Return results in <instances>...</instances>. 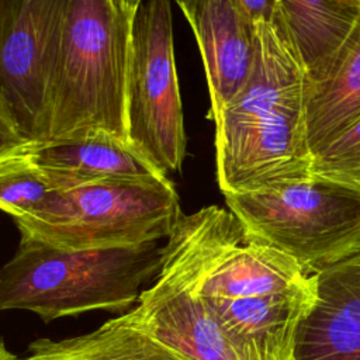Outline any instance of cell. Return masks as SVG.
Segmentation results:
<instances>
[{
	"mask_svg": "<svg viewBox=\"0 0 360 360\" xmlns=\"http://www.w3.org/2000/svg\"><path fill=\"white\" fill-rule=\"evenodd\" d=\"M30 143L17 127V122L0 110V162L20 153Z\"/></svg>",
	"mask_w": 360,
	"mask_h": 360,
	"instance_id": "18",
	"label": "cell"
},
{
	"mask_svg": "<svg viewBox=\"0 0 360 360\" xmlns=\"http://www.w3.org/2000/svg\"><path fill=\"white\" fill-rule=\"evenodd\" d=\"M311 173L360 188V118L312 155Z\"/></svg>",
	"mask_w": 360,
	"mask_h": 360,
	"instance_id": "17",
	"label": "cell"
},
{
	"mask_svg": "<svg viewBox=\"0 0 360 360\" xmlns=\"http://www.w3.org/2000/svg\"><path fill=\"white\" fill-rule=\"evenodd\" d=\"M245 232L308 273L360 252V188L311 176L274 188L224 195Z\"/></svg>",
	"mask_w": 360,
	"mask_h": 360,
	"instance_id": "6",
	"label": "cell"
},
{
	"mask_svg": "<svg viewBox=\"0 0 360 360\" xmlns=\"http://www.w3.org/2000/svg\"><path fill=\"white\" fill-rule=\"evenodd\" d=\"M136 4L66 0L45 141L107 135L129 143L127 77Z\"/></svg>",
	"mask_w": 360,
	"mask_h": 360,
	"instance_id": "3",
	"label": "cell"
},
{
	"mask_svg": "<svg viewBox=\"0 0 360 360\" xmlns=\"http://www.w3.org/2000/svg\"><path fill=\"white\" fill-rule=\"evenodd\" d=\"M56 193L24 149L0 162V210L14 219L31 214Z\"/></svg>",
	"mask_w": 360,
	"mask_h": 360,
	"instance_id": "16",
	"label": "cell"
},
{
	"mask_svg": "<svg viewBox=\"0 0 360 360\" xmlns=\"http://www.w3.org/2000/svg\"><path fill=\"white\" fill-rule=\"evenodd\" d=\"M24 152L42 169L58 191L98 183L155 181L167 177L129 143L107 135L30 142Z\"/></svg>",
	"mask_w": 360,
	"mask_h": 360,
	"instance_id": "12",
	"label": "cell"
},
{
	"mask_svg": "<svg viewBox=\"0 0 360 360\" xmlns=\"http://www.w3.org/2000/svg\"><path fill=\"white\" fill-rule=\"evenodd\" d=\"M255 25L252 75L217 115V180L224 195L274 188L311 176L308 77L278 6Z\"/></svg>",
	"mask_w": 360,
	"mask_h": 360,
	"instance_id": "2",
	"label": "cell"
},
{
	"mask_svg": "<svg viewBox=\"0 0 360 360\" xmlns=\"http://www.w3.org/2000/svg\"><path fill=\"white\" fill-rule=\"evenodd\" d=\"M128 142L160 173L180 172L187 152L174 60L172 4L138 0L127 77Z\"/></svg>",
	"mask_w": 360,
	"mask_h": 360,
	"instance_id": "7",
	"label": "cell"
},
{
	"mask_svg": "<svg viewBox=\"0 0 360 360\" xmlns=\"http://www.w3.org/2000/svg\"><path fill=\"white\" fill-rule=\"evenodd\" d=\"M198 242L183 215L162 248V269L122 319L184 360H243L195 290Z\"/></svg>",
	"mask_w": 360,
	"mask_h": 360,
	"instance_id": "8",
	"label": "cell"
},
{
	"mask_svg": "<svg viewBox=\"0 0 360 360\" xmlns=\"http://www.w3.org/2000/svg\"><path fill=\"white\" fill-rule=\"evenodd\" d=\"M183 215L179 194L165 177L58 191L14 222L21 238L56 249L104 250L167 239Z\"/></svg>",
	"mask_w": 360,
	"mask_h": 360,
	"instance_id": "5",
	"label": "cell"
},
{
	"mask_svg": "<svg viewBox=\"0 0 360 360\" xmlns=\"http://www.w3.org/2000/svg\"><path fill=\"white\" fill-rule=\"evenodd\" d=\"M158 242L104 250H63L21 238L0 267V311L24 309L42 321L90 311L128 312L162 269Z\"/></svg>",
	"mask_w": 360,
	"mask_h": 360,
	"instance_id": "4",
	"label": "cell"
},
{
	"mask_svg": "<svg viewBox=\"0 0 360 360\" xmlns=\"http://www.w3.org/2000/svg\"><path fill=\"white\" fill-rule=\"evenodd\" d=\"M191 215L195 290L243 360H295L298 330L316 302V274L249 236L231 211L210 205Z\"/></svg>",
	"mask_w": 360,
	"mask_h": 360,
	"instance_id": "1",
	"label": "cell"
},
{
	"mask_svg": "<svg viewBox=\"0 0 360 360\" xmlns=\"http://www.w3.org/2000/svg\"><path fill=\"white\" fill-rule=\"evenodd\" d=\"M66 0H3L0 89L20 134L44 142Z\"/></svg>",
	"mask_w": 360,
	"mask_h": 360,
	"instance_id": "9",
	"label": "cell"
},
{
	"mask_svg": "<svg viewBox=\"0 0 360 360\" xmlns=\"http://www.w3.org/2000/svg\"><path fill=\"white\" fill-rule=\"evenodd\" d=\"M18 357H15L13 353H10L6 346L0 342V360H17Z\"/></svg>",
	"mask_w": 360,
	"mask_h": 360,
	"instance_id": "20",
	"label": "cell"
},
{
	"mask_svg": "<svg viewBox=\"0 0 360 360\" xmlns=\"http://www.w3.org/2000/svg\"><path fill=\"white\" fill-rule=\"evenodd\" d=\"M17 360H184L146 333L127 323L122 316L73 338L53 340L41 338L28 346L27 356Z\"/></svg>",
	"mask_w": 360,
	"mask_h": 360,
	"instance_id": "15",
	"label": "cell"
},
{
	"mask_svg": "<svg viewBox=\"0 0 360 360\" xmlns=\"http://www.w3.org/2000/svg\"><path fill=\"white\" fill-rule=\"evenodd\" d=\"M360 118V15L328 75L307 90V139L311 153Z\"/></svg>",
	"mask_w": 360,
	"mask_h": 360,
	"instance_id": "14",
	"label": "cell"
},
{
	"mask_svg": "<svg viewBox=\"0 0 360 360\" xmlns=\"http://www.w3.org/2000/svg\"><path fill=\"white\" fill-rule=\"evenodd\" d=\"M197 39L211 97V117L248 83L255 63V25L236 0L177 1Z\"/></svg>",
	"mask_w": 360,
	"mask_h": 360,
	"instance_id": "10",
	"label": "cell"
},
{
	"mask_svg": "<svg viewBox=\"0 0 360 360\" xmlns=\"http://www.w3.org/2000/svg\"><path fill=\"white\" fill-rule=\"evenodd\" d=\"M1 6H3V0H0V15H1ZM0 110L4 111L7 115H10V117L15 121V118H14V115H13V111H11V108H10L8 103H7V100L4 98L3 93H1V89H0ZM18 131H20V129H18Z\"/></svg>",
	"mask_w": 360,
	"mask_h": 360,
	"instance_id": "19",
	"label": "cell"
},
{
	"mask_svg": "<svg viewBox=\"0 0 360 360\" xmlns=\"http://www.w3.org/2000/svg\"><path fill=\"white\" fill-rule=\"evenodd\" d=\"M277 6L308 84L321 82L357 22L360 0H277Z\"/></svg>",
	"mask_w": 360,
	"mask_h": 360,
	"instance_id": "13",
	"label": "cell"
},
{
	"mask_svg": "<svg viewBox=\"0 0 360 360\" xmlns=\"http://www.w3.org/2000/svg\"><path fill=\"white\" fill-rule=\"evenodd\" d=\"M316 292L295 360H360V252L319 271Z\"/></svg>",
	"mask_w": 360,
	"mask_h": 360,
	"instance_id": "11",
	"label": "cell"
}]
</instances>
